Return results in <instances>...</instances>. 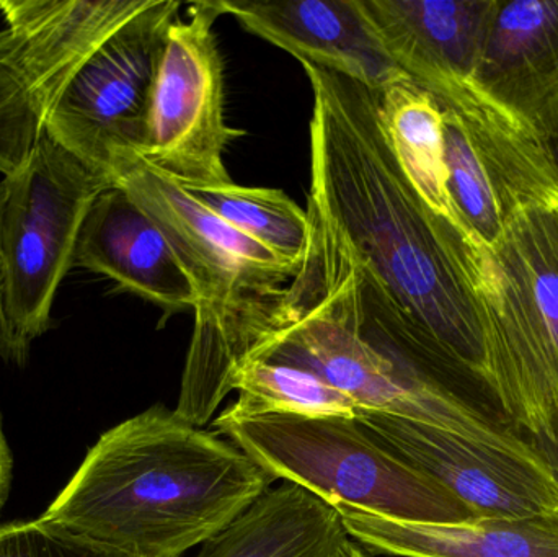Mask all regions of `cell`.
I'll use <instances>...</instances> for the list:
<instances>
[{
	"label": "cell",
	"instance_id": "cell-1",
	"mask_svg": "<svg viewBox=\"0 0 558 557\" xmlns=\"http://www.w3.org/2000/svg\"><path fill=\"white\" fill-rule=\"evenodd\" d=\"M311 82V190L350 254L361 336L410 388L510 428L488 376L469 265L481 241L439 219L403 172L379 88L301 61Z\"/></svg>",
	"mask_w": 558,
	"mask_h": 557
},
{
	"label": "cell",
	"instance_id": "cell-2",
	"mask_svg": "<svg viewBox=\"0 0 558 557\" xmlns=\"http://www.w3.org/2000/svg\"><path fill=\"white\" fill-rule=\"evenodd\" d=\"M274 483L232 441L157 404L105 432L39 519L134 557H183Z\"/></svg>",
	"mask_w": 558,
	"mask_h": 557
},
{
	"label": "cell",
	"instance_id": "cell-3",
	"mask_svg": "<svg viewBox=\"0 0 558 557\" xmlns=\"http://www.w3.org/2000/svg\"><path fill=\"white\" fill-rule=\"evenodd\" d=\"M110 177L156 222L198 294L175 412L203 428L234 391L265 316L301 265L232 228L141 157Z\"/></svg>",
	"mask_w": 558,
	"mask_h": 557
},
{
	"label": "cell",
	"instance_id": "cell-4",
	"mask_svg": "<svg viewBox=\"0 0 558 557\" xmlns=\"http://www.w3.org/2000/svg\"><path fill=\"white\" fill-rule=\"evenodd\" d=\"M488 376L524 438H558V209L518 216L472 267Z\"/></svg>",
	"mask_w": 558,
	"mask_h": 557
},
{
	"label": "cell",
	"instance_id": "cell-5",
	"mask_svg": "<svg viewBox=\"0 0 558 557\" xmlns=\"http://www.w3.org/2000/svg\"><path fill=\"white\" fill-rule=\"evenodd\" d=\"M216 435L247 453L275 481L294 484L328 506L386 519L472 523L471 507L371 440L356 419L267 414L213 422Z\"/></svg>",
	"mask_w": 558,
	"mask_h": 557
},
{
	"label": "cell",
	"instance_id": "cell-6",
	"mask_svg": "<svg viewBox=\"0 0 558 557\" xmlns=\"http://www.w3.org/2000/svg\"><path fill=\"white\" fill-rule=\"evenodd\" d=\"M113 182L43 131L19 173L0 182V359L23 363L51 326L92 203Z\"/></svg>",
	"mask_w": 558,
	"mask_h": 557
},
{
	"label": "cell",
	"instance_id": "cell-7",
	"mask_svg": "<svg viewBox=\"0 0 558 557\" xmlns=\"http://www.w3.org/2000/svg\"><path fill=\"white\" fill-rule=\"evenodd\" d=\"M180 9L179 0H153L90 56L46 117V133L108 179L146 149L154 87Z\"/></svg>",
	"mask_w": 558,
	"mask_h": 557
},
{
	"label": "cell",
	"instance_id": "cell-8",
	"mask_svg": "<svg viewBox=\"0 0 558 557\" xmlns=\"http://www.w3.org/2000/svg\"><path fill=\"white\" fill-rule=\"evenodd\" d=\"M449 192L472 234L495 247L531 209H558V183L536 131L475 82L446 100Z\"/></svg>",
	"mask_w": 558,
	"mask_h": 557
},
{
	"label": "cell",
	"instance_id": "cell-9",
	"mask_svg": "<svg viewBox=\"0 0 558 557\" xmlns=\"http://www.w3.org/2000/svg\"><path fill=\"white\" fill-rule=\"evenodd\" d=\"M219 16L215 0H203L189 7V19L179 16L170 26L141 154L185 189L231 183L225 154L242 134L226 121L225 64L215 32Z\"/></svg>",
	"mask_w": 558,
	"mask_h": 557
},
{
	"label": "cell",
	"instance_id": "cell-10",
	"mask_svg": "<svg viewBox=\"0 0 558 557\" xmlns=\"http://www.w3.org/2000/svg\"><path fill=\"white\" fill-rule=\"evenodd\" d=\"M356 424L380 448L436 481L481 519L558 513L556 473L517 432L468 437L383 412H360Z\"/></svg>",
	"mask_w": 558,
	"mask_h": 557
},
{
	"label": "cell",
	"instance_id": "cell-11",
	"mask_svg": "<svg viewBox=\"0 0 558 557\" xmlns=\"http://www.w3.org/2000/svg\"><path fill=\"white\" fill-rule=\"evenodd\" d=\"M153 0H0V68L51 113L90 56Z\"/></svg>",
	"mask_w": 558,
	"mask_h": 557
},
{
	"label": "cell",
	"instance_id": "cell-12",
	"mask_svg": "<svg viewBox=\"0 0 558 557\" xmlns=\"http://www.w3.org/2000/svg\"><path fill=\"white\" fill-rule=\"evenodd\" d=\"M397 68L441 101L474 82L494 0H357Z\"/></svg>",
	"mask_w": 558,
	"mask_h": 557
},
{
	"label": "cell",
	"instance_id": "cell-13",
	"mask_svg": "<svg viewBox=\"0 0 558 557\" xmlns=\"http://www.w3.org/2000/svg\"><path fill=\"white\" fill-rule=\"evenodd\" d=\"M215 2L221 15L234 16L247 32L284 49L299 62L340 72L379 90L407 78L380 45L357 0Z\"/></svg>",
	"mask_w": 558,
	"mask_h": 557
},
{
	"label": "cell",
	"instance_id": "cell-14",
	"mask_svg": "<svg viewBox=\"0 0 558 557\" xmlns=\"http://www.w3.org/2000/svg\"><path fill=\"white\" fill-rule=\"evenodd\" d=\"M74 267L113 280L121 290L166 310H195L198 294L156 222L120 186L105 190L88 209Z\"/></svg>",
	"mask_w": 558,
	"mask_h": 557
},
{
	"label": "cell",
	"instance_id": "cell-15",
	"mask_svg": "<svg viewBox=\"0 0 558 557\" xmlns=\"http://www.w3.org/2000/svg\"><path fill=\"white\" fill-rule=\"evenodd\" d=\"M474 82L533 124L558 95V0H494Z\"/></svg>",
	"mask_w": 558,
	"mask_h": 557
},
{
	"label": "cell",
	"instance_id": "cell-16",
	"mask_svg": "<svg viewBox=\"0 0 558 557\" xmlns=\"http://www.w3.org/2000/svg\"><path fill=\"white\" fill-rule=\"evenodd\" d=\"M348 536L371 555L396 557H558V513L418 523L335 507Z\"/></svg>",
	"mask_w": 558,
	"mask_h": 557
},
{
	"label": "cell",
	"instance_id": "cell-17",
	"mask_svg": "<svg viewBox=\"0 0 558 557\" xmlns=\"http://www.w3.org/2000/svg\"><path fill=\"white\" fill-rule=\"evenodd\" d=\"M348 538L335 507L282 483L203 543L195 557H333Z\"/></svg>",
	"mask_w": 558,
	"mask_h": 557
},
{
	"label": "cell",
	"instance_id": "cell-18",
	"mask_svg": "<svg viewBox=\"0 0 558 557\" xmlns=\"http://www.w3.org/2000/svg\"><path fill=\"white\" fill-rule=\"evenodd\" d=\"M379 107L390 146L425 205L439 219L478 241L459 215L449 192L441 105L407 77L380 88Z\"/></svg>",
	"mask_w": 558,
	"mask_h": 557
},
{
	"label": "cell",
	"instance_id": "cell-19",
	"mask_svg": "<svg viewBox=\"0 0 558 557\" xmlns=\"http://www.w3.org/2000/svg\"><path fill=\"white\" fill-rule=\"evenodd\" d=\"M185 190L232 228L267 245L279 257L302 264L311 234L307 209L304 211L281 190L241 186L234 182Z\"/></svg>",
	"mask_w": 558,
	"mask_h": 557
},
{
	"label": "cell",
	"instance_id": "cell-20",
	"mask_svg": "<svg viewBox=\"0 0 558 557\" xmlns=\"http://www.w3.org/2000/svg\"><path fill=\"white\" fill-rule=\"evenodd\" d=\"M238 401L225 409L229 417L267 414L356 419L357 408L347 395L307 370L252 360L234 378Z\"/></svg>",
	"mask_w": 558,
	"mask_h": 557
},
{
	"label": "cell",
	"instance_id": "cell-21",
	"mask_svg": "<svg viewBox=\"0 0 558 557\" xmlns=\"http://www.w3.org/2000/svg\"><path fill=\"white\" fill-rule=\"evenodd\" d=\"M45 118L26 88L0 68V173L12 177L28 162Z\"/></svg>",
	"mask_w": 558,
	"mask_h": 557
},
{
	"label": "cell",
	"instance_id": "cell-22",
	"mask_svg": "<svg viewBox=\"0 0 558 557\" xmlns=\"http://www.w3.org/2000/svg\"><path fill=\"white\" fill-rule=\"evenodd\" d=\"M0 557H134L43 519L0 525Z\"/></svg>",
	"mask_w": 558,
	"mask_h": 557
},
{
	"label": "cell",
	"instance_id": "cell-23",
	"mask_svg": "<svg viewBox=\"0 0 558 557\" xmlns=\"http://www.w3.org/2000/svg\"><path fill=\"white\" fill-rule=\"evenodd\" d=\"M531 126L543 144L544 153L558 183V95L537 114Z\"/></svg>",
	"mask_w": 558,
	"mask_h": 557
},
{
	"label": "cell",
	"instance_id": "cell-24",
	"mask_svg": "<svg viewBox=\"0 0 558 557\" xmlns=\"http://www.w3.org/2000/svg\"><path fill=\"white\" fill-rule=\"evenodd\" d=\"M10 480H12V455H10L9 445H7L2 431V422H0V509L9 496Z\"/></svg>",
	"mask_w": 558,
	"mask_h": 557
},
{
	"label": "cell",
	"instance_id": "cell-25",
	"mask_svg": "<svg viewBox=\"0 0 558 557\" xmlns=\"http://www.w3.org/2000/svg\"><path fill=\"white\" fill-rule=\"evenodd\" d=\"M527 440L543 455L544 460L550 464L558 480V438L556 441L541 440V438H527Z\"/></svg>",
	"mask_w": 558,
	"mask_h": 557
},
{
	"label": "cell",
	"instance_id": "cell-26",
	"mask_svg": "<svg viewBox=\"0 0 558 557\" xmlns=\"http://www.w3.org/2000/svg\"><path fill=\"white\" fill-rule=\"evenodd\" d=\"M333 557H373V555H371L369 552H366L360 543L348 538L347 542L338 548V552L335 553Z\"/></svg>",
	"mask_w": 558,
	"mask_h": 557
}]
</instances>
